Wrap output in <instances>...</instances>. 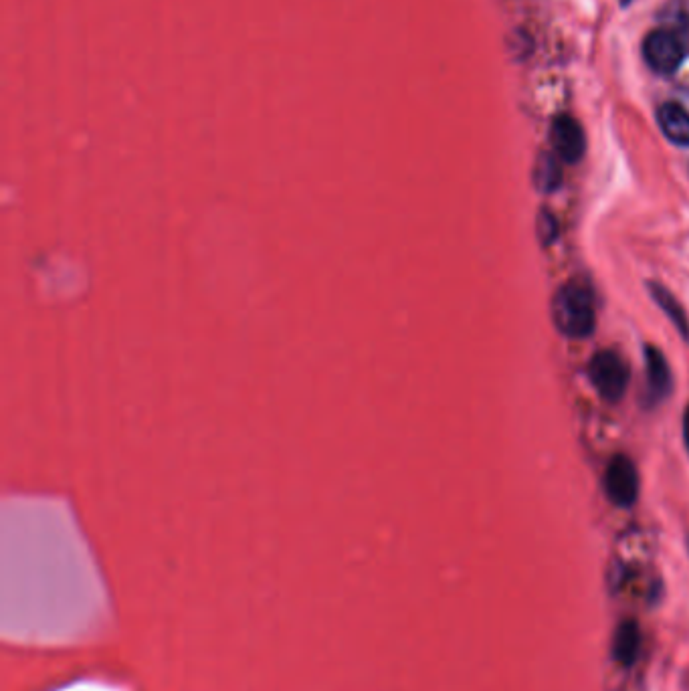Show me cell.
<instances>
[{
  "mask_svg": "<svg viewBox=\"0 0 689 691\" xmlns=\"http://www.w3.org/2000/svg\"><path fill=\"white\" fill-rule=\"evenodd\" d=\"M556 328L568 338H586L595 330V306L590 291L578 283L562 285L552 300Z\"/></svg>",
  "mask_w": 689,
  "mask_h": 691,
  "instance_id": "cell-1",
  "label": "cell"
},
{
  "mask_svg": "<svg viewBox=\"0 0 689 691\" xmlns=\"http://www.w3.org/2000/svg\"><path fill=\"white\" fill-rule=\"evenodd\" d=\"M590 380L603 399L617 403L629 386V366L625 358L615 350H603L593 356L588 366Z\"/></svg>",
  "mask_w": 689,
  "mask_h": 691,
  "instance_id": "cell-2",
  "label": "cell"
},
{
  "mask_svg": "<svg viewBox=\"0 0 689 691\" xmlns=\"http://www.w3.org/2000/svg\"><path fill=\"white\" fill-rule=\"evenodd\" d=\"M605 489L609 500L619 508H631L639 498V475L633 461L625 455L611 459L605 473Z\"/></svg>",
  "mask_w": 689,
  "mask_h": 691,
  "instance_id": "cell-3",
  "label": "cell"
},
{
  "mask_svg": "<svg viewBox=\"0 0 689 691\" xmlns=\"http://www.w3.org/2000/svg\"><path fill=\"white\" fill-rule=\"evenodd\" d=\"M643 57L653 71L669 75L677 71L683 61V45L669 31H653L643 43Z\"/></svg>",
  "mask_w": 689,
  "mask_h": 691,
  "instance_id": "cell-4",
  "label": "cell"
},
{
  "mask_svg": "<svg viewBox=\"0 0 689 691\" xmlns=\"http://www.w3.org/2000/svg\"><path fill=\"white\" fill-rule=\"evenodd\" d=\"M552 146L558 158L564 162H578L586 150V138L580 124L570 116H558L552 122Z\"/></svg>",
  "mask_w": 689,
  "mask_h": 691,
  "instance_id": "cell-5",
  "label": "cell"
},
{
  "mask_svg": "<svg viewBox=\"0 0 689 691\" xmlns=\"http://www.w3.org/2000/svg\"><path fill=\"white\" fill-rule=\"evenodd\" d=\"M659 128L677 146H689V112L677 104H663L657 112Z\"/></svg>",
  "mask_w": 689,
  "mask_h": 691,
  "instance_id": "cell-6",
  "label": "cell"
},
{
  "mask_svg": "<svg viewBox=\"0 0 689 691\" xmlns=\"http://www.w3.org/2000/svg\"><path fill=\"white\" fill-rule=\"evenodd\" d=\"M647 384H649V394L653 399H663L671 388V372L665 362V356L649 346L647 352Z\"/></svg>",
  "mask_w": 689,
  "mask_h": 691,
  "instance_id": "cell-7",
  "label": "cell"
},
{
  "mask_svg": "<svg viewBox=\"0 0 689 691\" xmlns=\"http://www.w3.org/2000/svg\"><path fill=\"white\" fill-rule=\"evenodd\" d=\"M639 647H641V633L637 623L633 621H625L619 625L615 641H613V653L615 659L621 665H633V661L639 655Z\"/></svg>",
  "mask_w": 689,
  "mask_h": 691,
  "instance_id": "cell-8",
  "label": "cell"
},
{
  "mask_svg": "<svg viewBox=\"0 0 689 691\" xmlns=\"http://www.w3.org/2000/svg\"><path fill=\"white\" fill-rule=\"evenodd\" d=\"M651 293H653V300L661 306V310L669 316V320L675 324V328L681 332V336L687 340L689 338V320L683 312V308L679 306V302L673 298V295L659 283H651L649 285Z\"/></svg>",
  "mask_w": 689,
  "mask_h": 691,
  "instance_id": "cell-9",
  "label": "cell"
},
{
  "mask_svg": "<svg viewBox=\"0 0 689 691\" xmlns=\"http://www.w3.org/2000/svg\"><path fill=\"white\" fill-rule=\"evenodd\" d=\"M536 184L540 190L544 192H550V190H556L560 186V180H562V172H560V166H558V160L556 156L552 154H542L538 158V164H536Z\"/></svg>",
  "mask_w": 689,
  "mask_h": 691,
  "instance_id": "cell-10",
  "label": "cell"
},
{
  "mask_svg": "<svg viewBox=\"0 0 689 691\" xmlns=\"http://www.w3.org/2000/svg\"><path fill=\"white\" fill-rule=\"evenodd\" d=\"M59 691H122V689L110 683H102V681H83V683H73L69 687H63Z\"/></svg>",
  "mask_w": 689,
  "mask_h": 691,
  "instance_id": "cell-11",
  "label": "cell"
},
{
  "mask_svg": "<svg viewBox=\"0 0 689 691\" xmlns=\"http://www.w3.org/2000/svg\"><path fill=\"white\" fill-rule=\"evenodd\" d=\"M683 439H685V449L689 451V405L685 407V415H683Z\"/></svg>",
  "mask_w": 689,
  "mask_h": 691,
  "instance_id": "cell-12",
  "label": "cell"
},
{
  "mask_svg": "<svg viewBox=\"0 0 689 691\" xmlns=\"http://www.w3.org/2000/svg\"><path fill=\"white\" fill-rule=\"evenodd\" d=\"M631 3V0H621V5H629Z\"/></svg>",
  "mask_w": 689,
  "mask_h": 691,
  "instance_id": "cell-13",
  "label": "cell"
}]
</instances>
